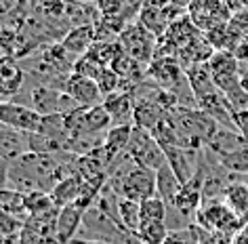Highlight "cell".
Wrapping results in <instances>:
<instances>
[{"label":"cell","instance_id":"cell-36","mask_svg":"<svg viewBox=\"0 0 248 244\" xmlns=\"http://www.w3.org/2000/svg\"><path fill=\"white\" fill-rule=\"evenodd\" d=\"M93 2H97V0H93Z\"/></svg>","mask_w":248,"mask_h":244},{"label":"cell","instance_id":"cell-17","mask_svg":"<svg viewBox=\"0 0 248 244\" xmlns=\"http://www.w3.org/2000/svg\"><path fill=\"white\" fill-rule=\"evenodd\" d=\"M133 135V124H120V127H111L108 133H105V141H103V149L105 154L109 156L111 160L116 156H120L126 152L128 141H131Z\"/></svg>","mask_w":248,"mask_h":244},{"label":"cell","instance_id":"cell-35","mask_svg":"<svg viewBox=\"0 0 248 244\" xmlns=\"http://www.w3.org/2000/svg\"><path fill=\"white\" fill-rule=\"evenodd\" d=\"M67 2H93V0H67Z\"/></svg>","mask_w":248,"mask_h":244},{"label":"cell","instance_id":"cell-8","mask_svg":"<svg viewBox=\"0 0 248 244\" xmlns=\"http://www.w3.org/2000/svg\"><path fill=\"white\" fill-rule=\"evenodd\" d=\"M177 15H179V11H175L170 4H166V7L143 4L141 11H139V15H137V21L145 30H150L156 38H162V36L166 34V30H169V26L175 21Z\"/></svg>","mask_w":248,"mask_h":244},{"label":"cell","instance_id":"cell-22","mask_svg":"<svg viewBox=\"0 0 248 244\" xmlns=\"http://www.w3.org/2000/svg\"><path fill=\"white\" fill-rule=\"evenodd\" d=\"M166 215H169V204L160 196H152L141 202V223L166 221Z\"/></svg>","mask_w":248,"mask_h":244},{"label":"cell","instance_id":"cell-23","mask_svg":"<svg viewBox=\"0 0 248 244\" xmlns=\"http://www.w3.org/2000/svg\"><path fill=\"white\" fill-rule=\"evenodd\" d=\"M169 234H170V229H169V225H166V221L141 223V228L137 231L139 240L143 244H164Z\"/></svg>","mask_w":248,"mask_h":244},{"label":"cell","instance_id":"cell-16","mask_svg":"<svg viewBox=\"0 0 248 244\" xmlns=\"http://www.w3.org/2000/svg\"><path fill=\"white\" fill-rule=\"evenodd\" d=\"M82 183H84V177L82 175H70V177L61 179L57 185L51 190V196L55 200V204L59 206H67V204H74L80 196V190H82Z\"/></svg>","mask_w":248,"mask_h":244},{"label":"cell","instance_id":"cell-15","mask_svg":"<svg viewBox=\"0 0 248 244\" xmlns=\"http://www.w3.org/2000/svg\"><path fill=\"white\" fill-rule=\"evenodd\" d=\"M181 187H183V183L179 181V177L175 175V171L170 168L169 162L156 171V190H158V196L162 198L169 206H175V200L179 196V192H181Z\"/></svg>","mask_w":248,"mask_h":244},{"label":"cell","instance_id":"cell-7","mask_svg":"<svg viewBox=\"0 0 248 244\" xmlns=\"http://www.w3.org/2000/svg\"><path fill=\"white\" fill-rule=\"evenodd\" d=\"M63 91L80 105V108H91V105L103 103V95H101V91H99L97 80L80 76V74H76V72L70 74Z\"/></svg>","mask_w":248,"mask_h":244},{"label":"cell","instance_id":"cell-2","mask_svg":"<svg viewBox=\"0 0 248 244\" xmlns=\"http://www.w3.org/2000/svg\"><path fill=\"white\" fill-rule=\"evenodd\" d=\"M118 40H120L124 53L131 55V57H135L145 65H150L154 61L156 51H158V42H160V38H156V36H154L150 30H145L139 21L128 23V26L122 30Z\"/></svg>","mask_w":248,"mask_h":244},{"label":"cell","instance_id":"cell-32","mask_svg":"<svg viewBox=\"0 0 248 244\" xmlns=\"http://www.w3.org/2000/svg\"><path fill=\"white\" fill-rule=\"evenodd\" d=\"M240 84L248 93V64H240Z\"/></svg>","mask_w":248,"mask_h":244},{"label":"cell","instance_id":"cell-31","mask_svg":"<svg viewBox=\"0 0 248 244\" xmlns=\"http://www.w3.org/2000/svg\"><path fill=\"white\" fill-rule=\"evenodd\" d=\"M9 166H11V162L0 158V190H7L9 187Z\"/></svg>","mask_w":248,"mask_h":244},{"label":"cell","instance_id":"cell-30","mask_svg":"<svg viewBox=\"0 0 248 244\" xmlns=\"http://www.w3.org/2000/svg\"><path fill=\"white\" fill-rule=\"evenodd\" d=\"M232 53L235 55V59H238L240 64H248V36L246 34L240 38V42L233 47Z\"/></svg>","mask_w":248,"mask_h":244},{"label":"cell","instance_id":"cell-33","mask_svg":"<svg viewBox=\"0 0 248 244\" xmlns=\"http://www.w3.org/2000/svg\"><path fill=\"white\" fill-rule=\"evenodd\" d=\"M70 244H111V242H105V240H93V238L89 240V238H78V236H76Z\"/></svg>","mask_w":248,"mask_h":244},{"label":"cell","instance_id":"cell-14","mask_svg":"<svg viewBox=\"0 0 248 244\" xmlns=\"http://www.w3.org/2000/svg\"><path fill=\"white\" fill-rule=\"evenodd\" d=\"M185 74H187V80H189V86H191V93H194L196 101L219 89L213 80L208 64H194V65L185 67Z\"/></svg>","mask_w":248,"mask_h":244},{"label":"cell","instance_id":"cell-11","mask_svg":"<svg viewBox=\"0 0 248 244\" xmlns=\"http://www.w3.org/2000/svg\"><path fill=\"white\" fill-rule=\"evenodd\" d=\"M26 78L28 74L23 67L9 59H0V101H4V99L9 101L11 97L19 95L23 84H26Z\"/></svg>","mask_w":248,"mask_h":244},{"label":"cell","instance_id":"cell-25","mask_svg":"<svg viewBox=\"0 0 248 244\" xmlns=\"http://www.w3.org/2000/svg\"><path fill=\"white\" fill-rule=\"evenodd\" d=\"M89 53L97 61H101L103 65H111L118 55L124 53V49L120 45V40H109V42H95Z\"/></svg>","mask_w":248,"mask_h":244},{"label":"cell","instance_id":"cell-10","mask_svg":"<svg viewBox=\"0 0 248 244\" xmlns=\"http://www.w3.org/2000/svg\"><path fill=\"white\" fill-rule=\"evenodd\" d=\"M84 211L76 204H67L59 209L57 223H55V242L57 244H70L76 238L78 229L82 228Z\"/></svg>","mask_w":248,"mask_h":244},{"label":"cell","instance_id":"cell-37","mask_svg":"<svg viewBox=\"0 0 248 244\" xmlns=\"http://www.w3.org/2000/svg\"><path fill=\"white\" fill-rule=\"evenodd\" d=\"M141 244H143V242H141Z\"/></svg>","mask_w":248,"mask_h":244},{"label":"cell","instance_id":"cell-4","mask_svg":"<svg viewBox=\"0 0 248 244\" xmlns=\"http://www.w3.org/2000/svg\"><path fill=\"white\" fill-rule=\"evenodd\" d=\"M208 67L213 74L215 84L223 91V95H229L232 91L240 89V61L235 59L232 51H215L208 59Z\"/></svg>","mask_w":248,"mask_h":244},{"label":"cell","instance_id":"cell-12","mask_svg":"<svg viewBox=\"0 0 248 244\" xmlns=\"http://www.w3.org/2000/svg\"><path fill=\"white\" fill-rule=\"evenodd\" d=\"M26 152H30L28 133H21V130L9 129V127H0V158L13 162L17 158H21Z\"/></svg>","mask_w":248,"mask_h":244},{"label":"cell","instance_id":"cell-34","mask_svg":"<svg viewBox=\"0 0 248 244\" xmlns=\"http://www.w3.org/2000/svg\"><path fill=\"white\" fill-rule=\"evenodd\" d=\"M238 2L242 4V9H248V0H238Z\"/></svg>","mask_w":248,"mask_h":244},{"label":"cell","instance_id":"cell-9","mask_svg":"<svg viewBox=\"0 0 248 244\" xmlns=\"http://www.w3.org/2000/svg\"><path fill=\"white\" fill-rule=\"evenodd\" d=\"M103 108L111 116V124H135V95L133 91H118L103 99Z\"/></svg>","mask_w":248,"mask_h":244},{"label":"cell","instance_id":"cell-27","mask_svg":"<svg viewBox=\"0 0 248 244\" xmlns=\"http://www.w3.org/2000/svg\"><path fill=\"white\" fill-rule=\"evenodd\" d=\"M103 67L105 65L101 64V61H97L91 53H86V55H82V57L76 59V64H74V72L80 74V76H86V78L97 80L99 74L103 72Z\"/></svg>","mask_w":248,"mask_h":244},{"label":"cell","instance_id":"cell-26","mask_svg":"<svg viewBox=\"0 0 248 244\" xmlns=\"http://www.w3.org/2000/svg\"><path fill=\"white\" fill-rule=\"evenodd\" d=\"M23 225H26V219L19 215H13V212L0 209V234L7 238H17L21 234Z\"/></svg>","mask_w":248,"mask_h":244},{"label":"cell","instance_id":"cell-3","mask_svg":"<svg viewBox=\"0 0 248 244\" xmlns=\"http://www.w3.org/2000/svg\"><path fill=\"white\" fill-rule=\"evenodd\" d=\"M114 190H118L122 198L135 200V202H143V200L158 196L156 190V171L141 164H135L131 171L122 177V181L118 185H111Z\"/></svg>","mask_w":248,"mask_h":244},{"label":"cell","instance_id":"cell-5","mask_svg":"<svg viewBox=\"0 0 248 244\" xmlns=\"http://www.w3.org/2000/svg\"><path fill=\"white\" fill-rule=\"evenodd\" d=\"M42 122V116L36 110L17 101H0V124L21 133H36Z\"/></svg>","mask_w":248,"mask_h":244},{"label":"cell","instance_id":"cell-28","mask_svg":"<svg viewBox=\"0 0 248 244\" xmlns=\"http://www.w3.org/2000/svg\"><path fill=\"white\" fill-rule=\"evenodd\" d=\"M97 84H99V91H101L103 99L108 97V95H111V93L122 91V80H120V76H118V74L111 70L109 65H105V67H103V72L99 74Z\"/></svg>","mask_w":248,"mask_h":244},{"label":"cell","instance_id":"cell-29","mask_svg":"<svg viewBox=\"0 0 248 244\" xmlns=\"http://www.w3.org/2000/svg\"><path fill=\"white\" fill-rule=\"evenodd\" d=\"M164 244H200L198 240V231H196V225L191 223L189 228H183V229H172L169 238L164 240Z\"/></svg>","mask_w":248,"mask_h":244},{"label":"cell","instance_id":"cell-1","mask_svg":"<svg viewBox=\"0 0 248 244\" xmlns=\"http://www.w3.org/2000/svg\"><path fill=\"white\" fill-rule=\"evenodd\" d=\"M126 154L137 164L154 168V171H158L160 166L166 164V154L156 141L154 133L143 127H137V124H133V135H131V141H128Z\"/></svg>","mask_w":248,"mask_h":244},{"label":"cell","instance_id":"cell-18","mask_svg":"<svg viewBox=\"0 0 248 244\" xmlns=\"http://www.w3.org/2000/svg\"><path fill=\"white\" fill-rule=\"evenodd\" d=\"M223 202H225L240 219L246 217L248 215V185L242 183V181H233V183L225 190Z\"/></svg>","mask_w":248,"mask_h":244},{"label":"cell","instance_id":"cell-21","mask_svg":"<svg viewBox=\"0 0 248 244\" xmlns=\"http://www.w3.org/2000/svg\"><path fill=\"white\" fill-rule=\"evenodd\" d=\"M59 206L55 204V200L51 196V192H30L26 194V211L28 217H38V215H46V212L57 211Z\"/></svg>","mask_w":248,"mask_h":244},{"label":"cell","instance_id":"cell-24","mask_svg":"<svg viewBox=\"0 0 248 244\" xmlns=\"http://www.w3.org/2000/svg\"><path fill=\"white\" fill-rule=\"evenodd\" d=\"M0 209L19 215L23 219H28V211H26V194L17 192V190H0Z\"/></svg>","mask_w":248,"mask_h":244},{"label":"cell","instance_id":"cell-20","mask_svg":"<svg viewBox=\"0 0 248 244\" xmlns=\"http://www.w3.org/2000/svg\"><path fill=\"white\" fill-rule=\"evenodd\" d=\"M118 221L124 229L137 234L141 228V202H135V200L122 198L120 206H118Z\"/></svg>","mask_w":248,"mask_h":244},{"label":"cell","instance_id":"cell-19","mask_svg":"<svg viewBox=\"0 0 248 244\" xmlns=\"http://www.w3.org/2000/svg\"><path fill=\"white\" fill-rule=\"evenodd\" d=\"M215 160L219 162V164L225 168V171H229L232 175H235L238 179L248 177V146H246V147L235 149V152L217 156Z\"/></svg>","mask_w":248,"mask_h":244},{"label":"cell","instance_id":"cell-13","mask_svg":"<svg viewBox=\"0 0 248 244\" xmlns=\"http://www.w3.org/2000/svg\"><path fill=\"white\" fill-rule=\"evenodd\" d=\"M61 45L74 59L82 57L95 45V26H76L63 36Z\"/></svg>","mask_w":248,"mask_h":244},{"label":"cell","instance_id":"cell-6","mask_svg":"<svg viewBox=\"0 0 248 244\" xmlns=\"http://www.w3.org/2000/svg\"><path fill=\"white\" fill-rule=\"evenodd\" d=\"M196 219L200 223V228H206L208 231H229V228H238L240 221V217L223 200L204 202L202 209L198 211Z\"/></svg>","mask_w":248,"mask_h":244}]
</instances>
